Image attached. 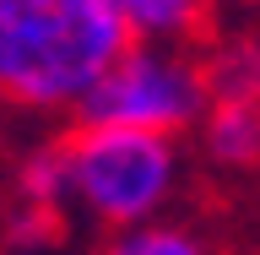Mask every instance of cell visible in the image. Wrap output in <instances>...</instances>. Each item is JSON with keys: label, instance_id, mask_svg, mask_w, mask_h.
I'll return each instance as SVG.
<instances>
[{"label": "cell", "instance_id": "30bf717a", "mask_svg": "<svg viewBox=\"0 0 260 255\" xmlns=\"http://www.w3.org/2000/svg\"><path fill=\"white\" fill-rule=\"evenodd\" d=\"M0 207H6V179H0Z\"/></svg>", "mask_w": 260, "mask_h": 255}, {"label": "cell", "instance_id": "6da1fadb", "mask_svg": "<svg viewBox=\"0 0 260 255\" xmlns=\"http://www.w3.org/2000/svg\"><path fill=\"white\" fill-rule=\"evenodd\" d=\"M130 44L109 0H0V103L76 114Z\"/></svg>", "mask_w": 260, "mask_h": 255}, {"label": "cell", "instance_id": "9c48e42d", "mask_svg": "<svg viewBox=\"0 0 260 255\" xmlns=\"http://www.w3.org/2000/svg\"><path fill=\"white\" fill-rule=\"evenodd\" d=\"M65 234V217H54V212H38V207H0V244L11 255H38L49 250V244Z\"/></svg>", "mask_w": 260, "mask_h": 255}, {"label": "cell", "instance_id": "277c9868", "mask_svg": "<svg viewBox=\"0 0 260 255\" xmlns=\"http://www.w3.org/2000/svg\"><path fill=\"white\" fill-rule=\"evenodd\" d=\"M6 201L11 207H38L65 217L71 212V158H65V130L60 136H38L16 152L11 174H6Z\"/></svg>", "mask_w": 260, "mask_h": 255}, {"label": "cell", "instance_id": "8992f818", "mask_svg": "<svg viewBox=\"0 0 260 255\" xmlns=\"http://www.w3.org/2000/svg\"><path fill=\"white\" fill-rule=\"evenodd\" d=\"M195 141L217 168H255L260 163V109L244 103H211L195 125Z\"/></svg>", "mask_w": 260, "mask_h": 255}, {"label": "cell", "instance_id": "7a4b0ae2", "mask_svg": "<svg viewBox=\"0 0 260 255\" xmlns=\"http://www.w3.org/2000/svg\"><path fill=\"white\" fill-rule=\"evenodd\" d=\"M65 158H71V212L92 217L109 234L157 223L184 174L179 141L141 136V130L71 125Z\"/></svg>", "mask_w": 260, "mask_h": 255}, {"label": "cell", "instance_id": "5b68a950", "mask_svg": "<svg viewBox=\"0 0 260 255\" xmlns=\"http://www.w3.org/2000/svg\"><path fill=\"white\" fill-rule=\"evenodd\" d=\"M109 6L119 11L136 44H174V49L201 38L211 16V0H109Z\"/></svg>", "mask_w": 260, "mask_h": 255}, {"label": "cell", "instance_id": "ba28073f", "mask_svg": "<svg viewBox=\"0 0 260 255\" xmlns=\"http://www.w3.org/2000/svg\"><path fill=\"white\" fill-rule=\"evenodd\" d=\"M98 255H217V244L206 234H195L190 223H141V228H125V234H109L98 244Z\"/></svg>", "mask_w": 260, "mask_h": 255}, {"label": "cell", "instance_id": "52a82bcc", "mask_svg": "<svg viewBox=\"0 0 260 255\" xmlns=\"http://www.w3.org/2000/svg\"><path fill=\"white\" fill-rule=\"evenodd\" d=\"M206 65V87L211 103H244V109H260V38L239 33V38H222L201 54Z\"/></svg>", "mask_w": 260, "mask_h": 255}, {"label": "cell", "instance_id": "3957f363", "mask_svg": "<svg viewBox=\"0 0 260 255\" xmlns=\"http://www.w3.org/2000/svg\"><path fill=\"white\" fill-rule=\"evenodd\" d=\"M206 109H211V87H206L201 54L174 44H130L98 76V87L81 98L76 125L141 130V136L179 141L184 130L201 125Z\"/></svg>", "mask_w": 260, "mask_h": 255}]
</instances>
